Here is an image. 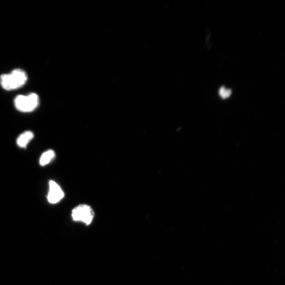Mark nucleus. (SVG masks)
Instances as JSON below:
<instances>
[{"mask_svg":"<svg viewBox=\"0 0 285 285\" xmlns=\"http://www.w3.org/2000/svg\"><path fill=\"white\" fill-rule=\"evenodd\" d=\"M39 103V96L35 93H32L27 96L19 95L14 100V104H15L16 108L24 112L33 111L37 107Z\"/></svg>","mask_w":285,"mask_h":285,"instance_id":"f03ea898","label":"nucleus"},{"mask_svg":"<svg viewBox=\"0 0 285 285\" xmlns=\"http://www.w3.org/2000/svg\"><path fill=\"white\" fill-rule=\"evenodd\" d=\"M34 135L32 132L26 131L21 134L18 138L17 144L20 148H25L28 142L34 138Z\"/></svg>","mask_w":285,"mask_h":285,"instance_id":"39448f33","label":"nucleus"},{"mask_svg":"<svg viewBox=\"0 0 285 285\" xmlns=\"http://www.w3.org/2000/svg\"><path fill=\"white\" fill-rule=\"evenodd\" d=\"M74 221L90 224L94 218V212L92 208L87 205H80L74 209L71 214Z\"/></svg>","mask_w":285,"mask_h":285,"instance_id":"7ed1b4c3","label":"nucleus"},{"mask_svg":"<svg viewBox=\"0 0 285 285\" xmlns=\"http://www.w3.org/2000/svg\"><path fill=\"white\" fill-rule=\"evenodd\" d=\"M27 80L25 71L20 69L13 70L9 74H4L0 77V83L7 91L19 89L23 87Z\"/></svg>","mask_w":285,"mask_h":285,"instance_id":"f257e3e1","label":"nucleus"},{"mask_svg":"<svg viewBox=\"0 0 285 285\" xmlns=\"http://www.w3.org/2000/svg\"><path fill=\"white\" fill-rule=\"evenodd\" d=\"M232 94V91L230 89H227L224 87H221L219 90V95L220 97L223 99L229 98Z\"/></svg>","mask_w":285,"mask_h":285,"instance_id":"0eeeda50","label":"nucleus"},{"mask_svg":"<svg viewBox=\"0 0 285 285\" xmlns=\"http://www.w3.org/2000/svg\"><path fill=\"white\" fill-rule=\"evenodd\" d=\"M64 192L60 185L53 181L49 182V191L47 199L49 203L55 204L59 203L64 198Z\"/></svg>","mask_w":285,"mask_h":285,"instance_id":"20e7f679","label":"nucleus"},{"mask_svg":"<svg viewBox=\"0 0 285 285\" xmlns=\"http://www.w3.org/2000/svg\"><path fill=\"white\" fill-rule=\"evenodd\" d=\"M55 153L53 150H50L43 153L40 159V164L45 166L49 164L54 158Z\"/></svg>","mask_w":285,"mask_h":285,"instance_id":"423d86ee","label":"nucleus"}]
</instances>
